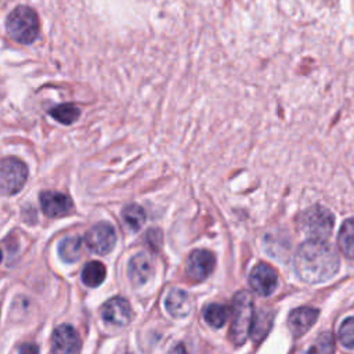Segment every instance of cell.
Here are the masks:
<instances>
[{
	"instance_id": "cell-1",
	"label": "cell",
	"mask_w": 354,
	"mask_h": 354,
	"mask_svg": "<svg viewBox=\"0 0 354 354\" xmlns=\"http://www.w3.org/2000/svg\"><path fill=\"white\" fill-rule=\"evenodd\" d=\"M295 270L297 275L308 282L318 283L332 278L339 268L336 250L325 241L308 239L295 253Z\"/></svg>"
},
{
	"instance_id": "cell-17",
	"label": "cell",
	"mask_w": 354,
	"mask_h": 354,
	"mask_svg": "<svg viewBox=\"0 0 354 354\" xmlns=\"http://www.w3.org/2000/svg\"><path fill=\"white\" fill-rule=\"evenodd\" d=\"M59 256L66 263H75L82 257V239L68 236L59 243Z\"/></svg>"
},
{
	"instance_id": "cell-19",
	"label": "cell",
	"mask_w": 354,
	"mask_h": 354,
	"mask_svg": "<svg viewBox=\"0 0 354 354\" xmlns=\"http://www.w3.org/2000/svg\"><path fill=\"white\" fill-rule=\"evenodd\" d=\"M205 321L213 328H221L228 318V308L218 303L209 304L203 311Z\"/></svg>"
},
{
	"instance_id": "cell-11",
	"label": "cell",
	"mask_w": 354,
	"mask_h": 354,
	"mask_svg": "<svg viewBox=\"0 0 354 354\" xmlns=\"http://www.w3.org/2000/svg\"><path fill=\"white\" fill-rule=\"evenodd\" d=\"M250 288L260 296L271 295L277 288V272L266 263L257 264L249 275Z\"/></svg>"
},
{
	"instance_id": "cell-25",
	"label": "cell",
	"mask_w": 354,
	"mask_h": 354,
	"mask_svg": "<svg viewBox=\"0 0 354 354\" xmlns=\"http://www.w3.org/2000/svg\"><path fill=\"white\" fill-rule=\"evenodd\" d=\"M19 354H39V347L35 343H24L19 346Z\"/></svg>"
},
{
	"instance_id": "cell-3",
	"label": "cell",
	"mask_w": 354,
	"mask_h": 354,
	"mask_svg": "<svg viewBox=\"0 0 354 354\" xmlns=\"http://www.w3.org/2000/svg\"><path fill=\"white\" fill-rule=\"evenodd\" d=\"M6 26L10 37L22 44L32 43L39 35L37 15L32 8L26 6L15 7L8 14Z\"/></svg>"
},
{
	"instance_id": "cell-22",
	"label": "cell",
	"mask_w": 354,
	"mask_h": 354,
	"mask_svg": "<svg viewBox=\"0 0 354 354\" xmlns=\"http://www.w3.org/2000/svg\"><path fill=\"white\" fill-rule=\"evenodd\" d=\"M301 354H333V337L329 332L319 335Z\"/></svg>"
},
{
	"instance_id": "cell-2",
	"label": "cell",
	"mask_w": 354,
	"mask_h": 354,
	"mask_svg": "<svg viewBox=\"0 0 354 354\" xmlns=\"http://www.w3.org/2000/svg\"><path fill=\"white\" fill-rule=\"evenodd\" d=\"M254 317V304L249 292L241 290L232 299V321L230 337L234 344L241 346L246 342Z\"/></svg>"
},
{
	"instance_id": "cell-23",
	"label": "cell",
	"mask_w": 354,
	"mask_h": 354,
	"mask_svg": "<svg viewBox=\"0 0 354 354\" xmlns=\"http://www.w3.org/2000/svg\"><path fill=\"white\" fill-rule=\"evenodd\" d=\"M339 340L347 348H354V317L346 318L339 328Z\"/></svg>"
},
{
	"instance_id": "cell-4",
	"label": "cell",
	"mask_w": 354,
	"mask_h": 354,
	"mask_svg": "<svg viewBox=\"0 0 354 354\" xmlns=\"http://www.w3.org/2000/svg\"><path fill=\"white\" fill-rule=\"evenodd\" d=\"M300 228L310 239H321L325 241L333 227V216L324 206L315 205L307 209L300 216Z\"/></svg>"
},
{
	"instance_id": "cell-12",
	"label": "cell",
	"mask_w": 354,
	"mask_h": 354,
	"mask_svg": "<svg viewBox=\"0 0 354 354\" xmlns=\"http://www.w3.org/2000/svg\"><path fill=\"white\" fill-rule=\"evenodd\" d=\"M129 278L134 286L145 285L153 275V263L147 253L136 254L129 263Z\"/></svg>"
},
{
	"instance_id": "cell-9",
	"label": "cell",
	"mask_w": 354,
	"mask_h": 354,
	"mask_svg": "<svg viewBox=\"0 0 354 354\" xmlns=\"http://www.w3.org/2000/svg\"><path fill=\"white\" fill-rule=\"evenodd\" d=\"M102 319L113 326H124L133 318V310L123 297H112L101 308Z\"/></svg>"
},
{
	"instance_id": "cell-18",
	"label": "cell",
	"mask_w": 354,
	"mask_h": 354,
	"mask_svg": "<svg viewBox=\"0 0 354 354\" xmlns=\"http://www.w3.org/2000/svg\"><path fill=\"white\" fill-rule=\"evenodd\" d=\"M122 218L131 231H138L145 223V212L141 206L131 203L123 207Z\"/></svg>"
},
{
	"instance_id": "cell-14",
	"label": "cell",
	"mask_w": 354,
	"mask_h": 354,
	"mask_svg": "<svg viewBox=\"0 0 354 354\" xmlns=\"http://www.w3.org/2000/svg\"><path fill=\"white\" fill-rule=\"evenodd\" d=\"M165 304L166 310L176 318L185 317L192 310V300L183 289H171L166 296Z\"/></svg>"
},
{
	"instance_id": "cell-10",
	"label": "cell",
	"mask_w": 354,
	"mask_h": 354,
	"mask_svg": "<svg viewBox=\"0 0 354 354\" xmlns=\"http://www.w3.org/2000/svg\"><path fill=\"white\" fill-rule=\"evenodd\" d=\"M41 210L48 217H62L72 212V199L58 191H43L40 194Z\"/></svg>"
},
{
	"instance_id": "cell-13",
	"label": "cell",
	"mask_w": 354,
	"mask_h": 354,
	"mask_svg": "<svg viewBox=\"0 0 354 354\" xmlns=\"http://www.w3.org/2000/svg\"><path fill=\"white\" fill-rule=\"evenodd\" d=\"M318 318V310L313 307H299L288 318V325L293 336H301Z\"/></svg>"
},
{
	"instance_id": "cell-16",
	"label": "cell",
	"mask_w": 354,
	"mask_h": 354,
	"mask_svg": "<svg viewBox=\"0 0 354 354\" xmlns=\"http://www.w3.org/2000/svg\"><path fill=\"white\" fill-rule=\"evenodd\" d=\"M105 277H106V270L101 261H88L83 267L82 279L90 288L100 286L104 282Z\"/></svg>"
},
{
	"instance_id": "cell-15",
	"label": "cell",
	"mask_w": 354,
	"mask_h": 354,
	"mask_svg": "<svg viewBox=\"0 0 354 354\" xmlns=\"http://www.w3.org/2000/svg\"><path fill=\"white\" fill-rule=\"evenodd\" d=\"M337 243L346 257L354 259V218H348L342 224Z\"/></svg>"
},
{
	"instance_id": "cell-5",
	"label": "cell",
	"mask_w": 354,
	"mask_h": 354,
	"mask_svg": "<svg viewBox=\"0 0 354 354\" xmlns=\"http://www.w3.org/2000/svg\"><path fill=\"white\" fill-rule=\"evenodd\" d=\"M28 178L26 165L17 158L0 159V195H14Z\"/></svg>"
},
{
	"instance_id": "cell-8",
	"label": "cell",
	"mask_w": 354,
	"mask_h": 354,
	"mask_svg": "<svg viewBox=\"0 0 354 354\" xmlns=\"http://www.w3.org/2000/svg\"><path fill=\"white\" fill-rule=\"evenodd\" d=\"M214 256L206 249H196L191 252L187 260V274L192 281L206 279L214 268Z\"/></svg>"
},
{
	"instance_id": "cell-26",
	"label": "cell",
	"mask_w": 354,
	"mask_h": 354,
	"mask_svg": "<svg viewBox=\"0 0 354 354\" xmlns=\"http://www.w3.org/2000/svg\"><path fill=\"white\" fill-rule=\"evenodd\" d=\"M1 257H3V254H1V250H0V261H1Z\"/></svg>"
},
{
	"instance_id": "cell-20",
	"label": "cell",
	"mask_w": 354,
	"mask_h": 354,
	"mask_svg": "<svg viewBox=\"0 0 354 354\" xmlns=\"http://www.w3.org/2000/svg\"><path fill=\"white\" fill-rule=\"evenodd\" d=\"M50 115L62 124H72L80 116V109L72 104H61L51 108Z\"/></svg>"
},
{
	"instance_id": "cell-24",
	"label": "cell",
	"mask_w": 354,
	"mask_h": 354,
	"mask_svg": "<svg viewBox=\"0 0 354 354\" xmlns=\"http://www.w3.org/2000/svg\"><path fill=\"white\" fill-rule=\"evenodd\" d=\"M145 241L153 250H158L162 245V232H160V230H158V228L148 230L147 234H145Z\"/></svg>"
},
{
	"instance_id": "cell-7",
	"label": "cell",
	"mask_w": 354,
	"mask_h": 354,
	"mask_svg": "<svg viewBox=\"0 0 354 354\" xmlns=\"http://www.w3.org/2000/svg\"><path fill=\"white\" fill-rule=\"evenodd\" d=\"M80 347V336L73 326L62 324L54 329L51 336L53 354H79Z\"/></svg>"
},
{
	"instance_id": "cell-21",
	"label": "cell",
	"mask_w": 354,
	"mask_h": 354,
	"mask_svg": "<svg viewBox=\"0 0 354 354\" xmlns=\"http://www.w3.org/2000/svg\"><path fill=\"white\" fill-rule=\"evenodd\" d=\"M271 322H272V314L266 310H260L253 317V322H252V328H250V333H252L253 339L261 340L263 336L268 332Z\"/></svg>"
},
{
	"instance_id": "cell-6",
	"label": "cell",
	"mask_w": 354,
	"mask_h": 354,
	"mask_svg": "<svg viewBox=\"0 0 354 354\" xmlns=\"http://www.w3.org/2000/svg\"><path fill=\"white\" fill-rule=\"evenodd\" d=\"M84 243L91 252H94L97 254L109 253L116 243V234H115L113 227L104 221L94 224L86 232Z\"/></svg>"
}]
</instances>
